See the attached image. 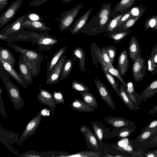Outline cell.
I'll list each match as a JSON object with an SVG mask.
<instances>
[{"mask_svg":"<svg viewBox=\"0 0 157 157\" xmlns=\"http://www.w3.org/2000/svg\"><path fill=\"white\" fill-rule=\"evenodd\" d=\"M12 40H30L36 43L39 47L45 51L52 49L59 41L55 37L46 32H39L33 31L22 30L11 34Z\"/></svg>","mask_w":157,"mask_h":157,"instance_id":"cell-1","label":"cell"},{"mask_svg":"<svg viewBox=\"0 0 157 157\" xmlns=\"http://www.w3.org/2000/svg\"><path fill=\"white\" fill-rule=\"evenodd\" d=\"M6 45L22 55L24 61L30 69L34 76L39 75L41 64L44 59L41 54L33 49L22 48L12 43L8 42Z\"/></svg>","mask_w":157,"mask_h":157,"instance_id":"cell-2","label":"cell"},{"mask_svg":"<svg viewBox=\"0 0 157 157\" xmlns=\"http://www.w3.org/2000/svg\"><path fill=\"white\" fill-rule=\"evenodd\" d=\"M10 75L9 73L5 71L0 74V78L12 101L14 109L18 111L23 107L25 102L21 95V90L12 81Z\"/></svg>","mask_w":157,"mask_h":157,"instance_id":"cell-3","label":"cell"},{"mask_svg":"<svg viewBox=\"0 0 157 157\" xmlns=\"http://www.w3.org/2000/svg\"><path fill=\"white\" fill-rule=\"evenodd\" d=\"M83 3L76 5L74 7L69 10H65L61 13L59 18H56L54 21H58L59 29L63 31L71 29L74 21L82 7Z\"/></svg>","mask_w":157,"mask_h":157,"instance_id":"cell-4","label":"cell"},{"mask_svg":"<svg viewBox=\"0 0 157 157\" xmlns=\"http://www.w3.org/2000/svg\"><path fill=\"white\" fill-rule=\"evenodd\" d=\"M118 141L116 144H114L113 148L119 151H123L128 153L132 155L133 157H141V151L137 152L135 150V140L124 138H122Z\"/></svg>","mask_w":157,"mask_h":157,"instance_id":"cell-5","label":"cell"},{"mask_svg":"<svg viewBox=\"0 0 157 157\" xmlns=\"http://www.w3.org/2000/svg\"><path fill=\"white\" fill-rule=\"evenodd\" d=\"M23 0H16L1 14L0 16V28H2L14 17L20 8Z\"/></svg>","mask_w":157,"mask_h":157,"instance_id":"cell-6","label":"cell"},{"mask_svg":"<svg viewBox=\"0 0 157 157\" xmlns=\"http://www.w3.org/2000/svg\"><path fill=\"white\" fill-rule=\"evenodd\" d=\"M42 117L40 111L35 117L28 122L25 129L22 132L19 140L17 142L18 144H21L35 133L41 122Z\"/></svg>","mask_w":157,"mask_h":157,"instance_id":"cell-7","label":"cell"},{"mask_svg":"<svg viewBox=\"0 0 157 157\" xmlns=\"http://www.w3.org/2000/svg\"><path fill=\"white\" fill-rule=\"evenodd\" d=\"M132 70L134 79L136 82L141 81L145 75L147 66L144 59L141 57V54L138 55L133 63Z\"/></svg>","mask_w":157,"mask_h":157,"instance_id":"cell-8","label":"cell"},{"mask_svg":"<svg viewBox=\"0 0 157 157\" xmlns=\"http://www.w3.org/2000/svg\"><path fill=\"white\" fill-rule=\"evenodd\" d=\"M86 142L87 147L91 151L102 153L103 143L99 141L97 137L87 126L85 132L82 133Z\"/></svg>","mask_w":157,"mask_h":157,"instance_id":"cell-9","label":"cell"},{"mask_svg":"<svg viewBox=\"0 0 157 157\" xmlns=\"http://www.w3.org/2000/svg\"><path fill=\"white\" fill-rule=\"evenodd\" d=\"M33 10L28 12L23 15L18 17L10 24L6 25L3 29L1 32L4 35L18 33L24 29L21 26L23 21L27 17L28 15Z\"/></svg>","mask_w":157,"mask_h":157,"instance_id":"cell-10","label":"cell"},{"mask_svg":"<svg viewBox=\"0 0 157 157\" xmlns=\"http://www.w3.org/2000/svg\"><path fill=\"white\" fill-rule=\"evenodd\" d=\"M66 58V55L63 56L50 73L47 75L45 81L46 84L53 85L59 82L61 71Z\"/></svg>","mask_w":157,"mask_h":157,"instance_id":"cell-11","label":"cell"},{"mask_svg":"<svg viewBox=\"0 0 157 157\" xmlns=\"http://www.w3.org/2000/svg\"><path fill=\"white\" fill-rule=\"evenodd\" d=\"M95 86L98 92L101 99L107 105L113 109H115V105L108 89L100 80L95 78Z\"/></svg>","mask_w":157,"mask_h":157,"instance_id":"cell-12","label":"cell"},{"mask_svg":"<svg viewBox=\"0 0 157 157\" xmlns=\"http://www.w3.org/2000/svg\"><path fill=\"white\" fill-rule=\"evenodd\" d=\"M91 124L94 133L101 143H103V139L111 137L112 132L110 131L109 128H106L102 124L98 122L93 121Z\"/></svg>","mask_w":157,"mask_h":157,"instance_id":"cell-13","label":"cell"},{"mask_svg":"<svg viewBox=\"0 0 157 157\" xmlns=\"http://www.w3.org/2000/svg\"><path fill=\"white\" fill-rule=\"evenodd\" d=\"M18 67L21 77L28 84L32 85L33 81L34 75L29 67L24 61L23 56L21 54L19 56Z\"/></svg>","mask_w":157,"mask_h":157,"instance_id":"cell-14","label":"cell"},{"mask_svg":"<svg viewBox=\"0 0 157 157\" xmlns=\"http://www.w3.org/2000/svg\"><path fill=\"white\" fill-rule=\"evenodd\" d=\"M21 26L23 29H26L36 32H47L51 29L43 21H32L27 18L23 21Z\"/></svg>","mask_w":157,"mask_h":157,"instance_id":"cell-15","label":"cell"},{"mask_svg":"<svg viewBox=\"0 0 157 157\" xmlns=\"http://www.w3.org/2000/svg\"><path fill=\"white\" fill-rule=\"evenodd\" d=\"M37 98L41 104L49 106L52 113L53 115L55 114L54 109L56 108V104L51 93L47 90L41 89Z\"/></svg>","mask_w":157,"mask_h":157,"instance_id":"cell-16","label":"cell"},{"mask_svg":"<svg viewBox=\"0 0 157 157\" xmlns=\"http://www.w3.org/2000/svg\"><path fill=\"white\" fill-rule=\"evenodd\" d=\"M136 125H130L113 128L112 132L111 137H116L119 139L128 138L136 131Z\"/></svg>","mask_w":157,"mask_h":157,"instance_id":"cell-17","label":"cell"},{"mask_svg":"<svg viewBox=\"0 0 157 157\" xmlns=\"http://www.w3.org/2000/svg\"><path fill=\"white\" fill-rule=\"evenodd\" d=\"M0 61L4 69L15 80L23 87L25 88L27 87L28 84L15 69L14 67L4 61L1 56H0Z\"/></svg>","mask_w":157,"mask_h":157,"instance_id":"cell-18","label":"cell"},{"mask_svg":"<svg viewBox=\"0 0 157 157\" xmlns=\"http://www.w3.org/2000/svg\"><path fill=\"white\" fill-rule=\"evenodd\" d=\"M103 120L106 123L110 124L113 128L136 125L135 123L123 117L108 116L104 118Z\"/></svg>","mask_w":157,"mask_h":157,"instance_id":"cell-19","label":"cell"},{"mask_svg":"<svg viewBox=\"0 0 157 157\" xmlns=\"http://www.w3.org/2000/svg\"><path fill=\"white\" fill-rule=\"evenodd\" d=\"M68 153L65 151H51L39 152L33 151H30L20 154L19 157H62L67 155Z\"/></svg>","mask_w":157,"mask_h":157,"instance_id":"cell-20","label":"cell"},{"mask_svg":"<svg viewBox=\"0 0 157 157\" xmlns=\"http://www.w3.org/2000/svg\"><path fill=\"white\" fill-rule=\"evenodd\" d=\"M117 67L121 75L124 76L125 75L129 67L128 53L125 48H124L119 56Z\"/></svg>","mask_w":157,"mask_h":157,"instance_id":"cell-21","label":"cell"},{"mask_svg":"<svg viewBox=\"0 0 157 157\" xmlns=\"http://www.w3.org/2000/svg\"><path fill=\"white\" fill-rule=\"evenodd\" d=\"M91 7L85 14L82 15L73 24L71 29V33L74 34L78 33V32L87 22L90 13L93 10Z\"/></svg>","mask_w":157,"mask_h":157,"instance_id":"cell-22","label":"cell"},{"mask_svg":"<svg viewBox=\"0 0 157 157\" xmlns=\"http://www.w3.org/2000/svg\"><path fill=\"white\" fill-rule=\"evenodd\" d=\"M67 49L65 46L58 49L50 59L47 64L46 72L47 75L49 74L54 67L58 63L60 59Z\"/></svg>","mask_w":157,"mask_h":157,"instance_id":"cell-23","label":"cell"},{"mask_svg":"<svg viewBox=\"0 0 157 157\" xmlns=\"http://www.w3.org/2000/svg\"><path fill=\"white\" fill-rule=\"evenodd\" d=\"M128 50L130 58L133 63L138 55L141 54L138 40L135 36H132L130 40Z\"/></svg>","mask_w":157,"mask_h":157,"instance_id":"cell-24","label":"cell"},{"mask_svg":"<svg viewBox=\"0 0 157 157\" xmlns=\"http://www.w3.org/2000/svg\"><path fill=\"white\" fill-rule=\"evenodd\" d=\"M136 0H121L113 9L109 17H113L118 13L127 11L134 4Z\"/></svg>","mask_w":157,"mask_h":157,"instance_id":"cell-25","label":"cell"},{"mask_svg":"<svg viewBox=\"0 0 157 157\" xmlns=\"http://www.w3.org/2000/svg\"><path fill=\"white\" fill-rule=\"evenodd\" d=\"M120 86L119 97L125 104L128 109L130 110H140V108L134 104L128 95L125 90L126 86L121 84H120Z\"/></svg>","mask_w":157,"mask_h":157,"instance_id":"cell-26","label":"cell"},{"mask_svg":"<svg viewBox=\"0 0 157 157\" xmlns=\"http://www.w3.org/2000/svg\"><path fill=\"white\" fill-rule=\"evenodd\" d=\"M157 92V78L153 80L140 94L141 100L146 101Z\"/></svg>","mask_w":157,"mask_h":157,"instance_id":"cell-27","label":"cell"},{"mask_svg":"<svg viewBox=\"0 0 157 157\" xmlns=\"http://www.w3.org/2000/svg\"><path fill=\"white\" fill-rule=\"evenodd\" d=\"M157 147V131L149 139L139 144L135 147L137 152L143 149H149Z\"/></svg>","mask_w":157,"mask_h":157,"instance_id":"cell-28","label":"cell"},{"mask_svg":"<svg viewBox=\"0 0 157 157\" xmlns=\"http://www.w3.org/2000/svg\"><path fill=\"white\" fill-rule=\"evenodd\" d=\"M125 90L127 94L131 100L135 104L139 105L142 101L140 98V92H136L133 83L129 82L126 83Z\"/></svg>","mask_w":157,"mask_h":157,"instance_id":"cell-29","label":"cell"},{"mask_svg":"<svg viewBox=\"0 0 157 157\" xmlns=\"http://www.w3.org/2000/svg\"><path fill=\"white\" fill-rule=\"evenodd\" d=\"M71 107L74 110L82 112H91L94 110V108L89 105L83 101L75 98L71 103Z\"/></svg>","mask_w":157,"mask_h":157,"instance_id":"cell-30","label":"cell"},{"mask_svg":"<svg viewBox=\"0 0 157 157\" xmlns=\"http://www.w3.org/2000/svg\"><path fill=\"white\" fill-rule=\"evenodd\" d=\"M157 131V128L148 130H145L143 128L140 133L134 140L135 146L149 139Z\"/></svg>","mask_w":157,"mask_h":157,"instance_id":"cell-31","label":"cell"},{"mask_svg":"<svg viewBox=\"0 0 157 157\" xmlns=\"http://www.w3.org/2000/svg\"><path fill=\"white\" fill-rule=\"evenodd\" d=\"M72 55L76 56L79 61V68L82 71H86L85 68V54L83 49L81 47H77L72 52Z\"/></svg>","mask_w":157,"mask_h":157,"instance_id":"cell-32","label":"cell"},{"mask_svg":"<svg viewBox=\"0 0 157 157\" xmlns=\"http://www.w3.org/2000/svg\"><path fill=\"white\" fill-rule=\"evenodd\" d=\"M17 133L10 132L3 129H0V140H3L10 143H14L18 141Z\"/></svg>","mask_w":157,"mask_h":157,"instance_id":"cell-33","label":"cell"},{"mask_svg":"<svg viewBox=\"0 0 157 157\" xmlns=\"http://www.w3.org/2000/svg\"><path fill=\"white\" fill-rule=\"evenodd\" d=\"M0 56L4 61L14 67V64L16 62V60L10 50L0 47Z\"/></svg>","mask_w":157,"mask_h":157,"instance_id":"cell-34","label":"cell"},{"mask_svg":"<svg viewBox=\"0 0 157 157\" xmlns=\"http://www.w3.org/2000/svg\"><path fill=\"white\" fill-rule=\"evenodd\" d=\"M83 101L89 105L97 109L98 103L95 96L88 92H80Z\"/></svg>","mask_w":157,"mask_h":157,"instance_id":"cell-35","label":"cell"},{"mask_svg":"<svg viewBox=\"0 0 157 157\" xmlns=\"http://www.w3.org/2000/svg\"><path fill=\"white\" fill-rule=\"evenodd\" d=\"M73 66V61L70 58L65 62L62 67L60 77V80H65L70 75Z\"/></svg>","mask_w":157,"mask_h":157,"instance_id":"cell-36","label":"cell"},{"mask_svg":"<svg viewBox=\"0 0 157 157\" xmlns=\"http://www.w3.org/2000/svg\"><path fill=\"white\" fill-rule=\"evenodd\" d=\"M102 154L99 152L84 150L76 153L66 155L62 157H100L103 156Z\"/></svg>","mask_w":157,"mask_h":157,"instance_id":"cell-37","label":"cell"},{"mask_svg":"<svg viewBox=\"0 0 157 157\" xmlns=\"http://www.w3.org/2000/svg\"><path fill=\"white\" fill-rule=\"evenodd\" d=\"M101 66L106 78L117 95L119 97L120 89L118 87L119 84L118 82L115 81V78L114 75L109 73L103 66L101 65Z\"/></svg>","mask_w":157,"mask_h":157,"instance_id":"cell-38","label":"cell"},{"mask_svg":"<svg viewBox=\"0 0 157 157\" xmlns=\"http://www.w3.org/2000/svg\"><path fill=\"white\" fill-rule=\"evenodd\" d=\"M127 12H121L119 14H116L111 18L107 25V29L108 31L113 32L117 28V25L119 22Z\"/></svg>","mask_w":157,"mask_h":157,"instance_id":"cell-39","label":"cell"},{"mask_svg":"<svg viewBox=\"0 0 157 157\" xmlns=\"http://www.w3.org/2000/svg\"><path fill=\"white\" fill-rule=\"evenodd\" d=\"M132 32V30L129 29L126 30H123L122 27H121V30L117 32L114 33H111L109 36L112 38L114 42L117 41L118 42L121 41L125 36Z\"/></svg>","mask_w":157,"mask_h":157,"instance_id":"cell-40","label":"cell"},{"mask_svg":"<svg viewBox=\"0 0 157 157\" xmlns=\"http://www.w3.org/2000/svg\"><path fill=\"white\" fill-rule=\"evenodd\" d=\"M151 28L153 30L157 29V15L152 16L147 19L145 22V30Z\"/></svg>","mask_w":157,"mask_h":157,"instance_id":"cell-41","label":"cell"},{"mask_svg":"<svg viewBox=\"0 0 157 157\" xmlns=\"http://www.w3.org/2000/svg\"><path fill=\"white\" fill-rule=\"evenodd\" d=\"M102 52L100 55L99 59L101 65L104 66H113L109 58L104 47H102Z\"/></svg>","mask_w":157,"mask_h":157,"instance_id":"cell-42","label":"cell"},{"mask_svg":"<svg viewBox=\"0 0 157 157\" xmlns=\"http://www.w3.org/2000/svg\"><path fill=\"white\" fill-rule=\"evenodd\" d=\"M104 67L109 73L116 76L122 83L123 85L126 86V83L125 82L122 78L118 69H115L113 66H104Z\"/></svg>","mask_w":157,"mask_h":157,"instance_id":"cell-43","label":"cell"},{"mask_svg":"<svg viewBox=\"0 0 157 157\" xmlns=\"http://www.w3.org/2000/svg\"><path fill=\"white\" fill-rule=\"evenodd\" d=\"M71 87L74 90L80 92H88V87L83 82L75 80L72 82Z\"/></svg>","mask_w":157,"mask_h":157,"instance_id":"cell-44","label":"cell"},{"mask_svg":"<svg viewBox=\"0 0 157 157\" xmlns=\"http://www.w3.org/2000/svg\"><path fill=\"white\" fill-rule=\"evenodd\" d=\"M53 100L56 104H63L65 101L61 91H53L51 93Z\"/></svg>","mask_w":157,"mask_h":157,"instance_id":"cell-45","label":"cell"},{"mask_svg":"<svg viewBox=\"0 0 157 157\" xmlns=\"http://www.w3.org/2000/svg\"><path fill=\"white\" fill-rule=\"evenodd\" d=\"M141 16L132 15L124 24L122 26L123 30H128L140 18Z\"/></svg>","mask_w":157,"mask_h":157,"instance_id":"cell-46","label":"cell"},{"mask_svg":"<svg viewBox=\"0 0 157 157\" xmlns=\"http://www.w3.org/2000/svg\"><path fill=\"white\" fill-rule=\"evenodd\" d=\"M103 47L106 51L111 62L113 64L116 57L117 48L112 45Z\"/></svg>","mask_w":157,"mask_h":157,"instance_id":"cell-47","label":"cell"},{"mask_svg":"<svg viewBox=\"0 0 157 157\" xmlns=\"http://www.w3.org/2000/svg\"><path fill=\"white\" fill-rule=\"evenodd\" d=\"M132 15L141 17L146 9L145 6H143L141 4L138 6L131 8Z\"/></svg>","mask_w":157,"mask_h":157,"instance_id":"cell-48","label":"cell"},{"mask_svg":"<svg viewBox=\"0 0 157 157\" xmlns=\"http://www.w3.org/2000/svg\"><path fill=\"white\" fill-rule=\"evenodd\" d=\"M147 71L151 73V75H155L157 72V68L154 65L151 56H149L147 61Z\"/></svg>","mask_w":157,"mask_h":157,"instance_id":"cell-49","label":"cell"},{"mask_svg":"<svg viewBox=\"0 0 157 157\" xmlns=\"http://www.w3.org/2000/svg\"><path fill=\"white\" fill-rule=\"evenodd\" d=\"M140 151L142 157H157V149L151 150L146 149Z\"/></svg>","mask_w":157,"mask_h":157,"instance_id":"cell-50","label":"cell"},{"mask_svg":"<svg viewBox=\"0 0 157 157\" xmlns=\"http://www.w3.org/2000/svg\"><path fill=\"white\" fill-rule=\"evenodd\" d=\"M132 15V10L130 9L122 17L118 24L117 27H122L125 22Z\"/></svg>","mask_w":157,"mask_h":157,"instance_id":"cell-51","label":"cell"},{"mask_svg":"<svg viewBox=\"0 0 157 157\" xmlns=\"http://www.w3.org/2000/svg\"><path fill=\"white\" fill-rule=\"evenodd\" d=\"M150 56L154 65L157 68V44L152 49Z\"/></svg>","mask_w":157,"mask_h":157,"instance_id":"cell-52","label":"cell"},{"mask_svg":"<svg viewBox=\"0 0 157 157\" xmlns=\"http://www.w3.org/2000/svg\"><path fill=\"white\" fill-rule=\"evenodd\" d=\"M27 19L33 21H43V18L39 15L35 13H30L27 16Z\"/></svg>","mask_w":157,"mask_h":157,"instance_id":"cell-53","label":"cell"},{"mask_svg":"<svg viewBox=\"0 0 157 157\" xmlns=\"http://www.w3.org/2000/svg\"><path fill=\"white\" fill-rule=\"evenodd\" d=\"M0 113L3 117H6V114L4 105L1 94L0 93Z\"/></svg>","mask_w":157,"mask_h":157,"instance_id":"cell-54","label":"cell"},{"mask_svg":"<svg viewBox=\"0 0 157 157\" xmlns=\"http://www.w3.org/2000/svg\"><path fill=\"white\" fill-rule=\"evenodd\" d=\"M49 0H32L29 4L30 6L37 7L47 2Z\"/></svg>","mask_w":157,"mask_h":157,"instance_id":"cell-55","label":"cell"},{"mask_svg":"<svg viewBox=\"0 0 157 157\" xmlns=\"http://www.w3.org/2000/svg\"><path fill=\"white\" fill-rule=\"evenodd\" d=\"M155 128H157V119L152 121L147 126L143 128L145 130H148Z\"/></svg>","mask_w":157,"mask_h":157,"instance_id":"cell-56","label":"cell"},{"mask_svg":"<svg viewBox=\"0 0 157 157\" xmlns=\"http://www.w3.org/2000/svg\"><path fill=\"white\" fill-rule=\"evenodd\" d=\"M8 0H0V11L3 10L7 6Z\"/></svg>","mask_w":157,"mask_h":157,"instance_id":"cell-57","label":"cell"},{"mask_svg":"<svg viewBox=\"0 0 157 157\" xmlns=\"http://www.w3.org/2000/svg\"><path fill=\"white\" fill-rule=\"evenodd\" d=\"M156 113H157V105H154L148 113V114L150 115Z\"/></svg>","mask_w":157,"mask_h":157,"instance_id":"cell-58","label":"cell"},{"mask_svg":"<svg viewBox=\"0 0 157 157\" xmlns=\"http://www.w3.org/2000/svg\"><path fill=\"white\" fill-rule=\"evenodd\" d=\"M41 113L42 116H49V111L46 109H42L40 111Z\"/></svg>","mask_w":157,"mask_h":157,"instance_id":"cell-59","label":"cell"},{"mask_svg":"<svg viewBox=\"0 0 157 157\" xmlns=\"http://www.w3.org/2000/svg\"><path fill=\"white\" fill-rule=\"evenodd\" d=\"M87 126L85 125L81 126L80 128V130L82 133L85 132L87 130Z\"/></svg>","mask_w":157,"mask_h":157,"instance_id":"cell-60","label":"cell"},{"mask_svg":"<svg viewBox=\"0 0 157 157\" xmlns=\"http://www.w3.org/2000/svg\"><path fill=\"white\" fill-rule=\"evenodd\" d=\"M75 0H63L62 1V3H66L67 2H69L70 3L71 2Z\"/></svg>","mask_w":157,"mask_h":157,"instance_id":"cell-61","label":"cell"},{"mask_svg":"<svg viewBox=\"0 0 157 157\" xmlns=\"http://www.w3.org/2000/svg\"><path fill=\"white\" fill-rule=\"evenodd\" d=\"M2 90L1 89V88H0V93L2 94Z\"/></svg>","mask_w":157,"mask_h":157,"instance_id":"cell-62","label":"cell"}]
</instances>
